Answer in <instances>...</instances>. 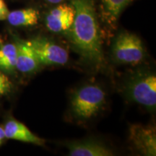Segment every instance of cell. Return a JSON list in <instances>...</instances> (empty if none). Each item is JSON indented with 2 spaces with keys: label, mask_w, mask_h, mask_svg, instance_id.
Instances as JSON below:
<instances>
[{
  "label": "cell",
  "mask_w": 156,
  "mask_h": 156,
  "mask_svg": "<svg viewBox=\"0 0 156 156\" xmlns=\"http://www.w3.org/2000/svg\"><path fill=\"white\" fill-rule=\"evenodd\" d=\"M17 47L15 44H7L0 48V69L12 72L16 69Z\"/></svg>",
  "instance_id": "13"
},
{
  "label": "cell",
  "mask_w": 156,
  "mask_h": 156,
  "mask_svg": "<svg viewBox=\"0 0 156 156\" xmlns=\"http://www.w3.org/2000/svg\"><path fill=\"white\" fill-rule=\"evenodd\" d=\"M106 102V93L98 85H87L80 88L72 99L74 114L82 119L95 116Z\"/></svg>",
  "instance_id": "2"
},
{
  "label": "cell",
  "mask_w": 156,
  "mask_h": 156,
  "mask_svg": "<svg viewBox=\"0 0 156 156\" xmlns=\"http://www.w3.org/2000/svg\"><path fill=\"white\" fill-rule=\"evenodd\" d=\"M129 139L136 149L145 155H155V129L150 126L132 125L129 129Z\"/></svg>",
  "instance_id": "7"
},
{
  "label": "cell",
  "mask_w": 156,
  "mask_h": 156,
  "mask_svg": "<svg viewBox=\"0 0 156 156\" xmlns=\"http://www.w3.org/2000/svg\"><path fill=\"white\" fill-rule=\"evenodd\" d=\"M9 23L15 27L34 26L38 24L39 12L34 8H26L9 12L7 17Z\"/></svg>",
  "instance_id": "12"
},
{
  "label": "cell",
  "mask_w": 156,
  "mask_h": 156,
  "mask_svg": "<svg viewBox=\"0 0 156 156\" xmlns=\"http://www.w3.org/2000/svg\"><path fill=\"white\" fill-rule=\"evenodd\" d=\"M46 1L51 4H60L63 2L65 0H46Z\"/></svg>",
  "instance_id": "17"
},
{
  "label": "cell",
  "mask_w": 156,
  "mask_h": 156,
  "mask_svg": "<svg viewBox=\"0 0 156 156\" xmlns=\"http://www.w3.org/2000/svg\"><path fill=\"white\" fill-rule=\"evenodd\" d=\"M40 64L63 65L68 62L67 51L45 37H36L29 41Z\"/></svg>",
  "instance_id": "4"
},
{
  "label": "cell",
  "mask_w": 156,
  "mask_h": 156,
  "mask_svg": "<svg viewBox=\"0 0 156 156\" xmlns=\"http://www.w3.org/2000/svg\"><path fill=\"white\" fill-rule=\"evenodd\" d=\"M75 10L71 28V38L75 47L91 63L103 62L101 30L94 0H71Z\"/></svg>",
  "instance_id": "1"
},
{
  "label": "cell",
  "mask_w": 156,
  "mask_h": 156,
  "mask_svg": "<svg viewBox=\"0 0 156 156\" xmlns=\"http://www.w3.org/2000/svg\"><path fill=\"white\" fill-rule=\"evenodd\" d=\"M6 138L18 140L23 142L43 145L45 140L34 134L23 123L17 120H9L6 123L5 128Z\"/></svg>",
  "instance_id": "10"
},
{
  "label": "cell",
  "mask_w": 156,
  "mask_h": 156,
  "mask_svg": "<svg viewBox=\"0 0 156 156\" xmlns=\"http://www.w3.org/2000/svg\"><path fill=\"white\" fill-rule=\"evenodd\" d=\"M75 10L72 4H61L52 9L46 17V25L53 33L69 30L75 18Z\"/></svg>",
  "instance_id": "6"
},
{
  "label": "cell",
  "mask_w": 156,
  "mask_h": 156,
  "mask_svg": "<svg viewBox=\"0 0 156 156\" xmlns=\"http://www.w3.org/2000/svg\"><path fill=\"white\" fill-rule=\"evenodd\" d=\"M113 55L119 63L136 64L143 59L145 51L141 40L136 35L123 32L115 39Z\"/></svg>",
  "instance_id": "3"
},
{
  "label": "cell",
  "mask_w": 156,
  "mask_h": 156,
  "mask_svg": "<svg viewBox=\"0 0 156 156\" xmlns=\"http://www.w3.org/2000/svg\"><path fill=\"white\" fill-rule=\"evenodd\" d=\"M5 138L6 136L5 133V129H4V128L0 126V145L2 144L4 140H5Z\"/></svg>",
  "instance_id": "16"
},
{
  "label": "cell",
  "mask_w": 156,
  "mask_h": 156,
  "mask_svg": "<svg viewBox=\"0 0 156 156\" xmlns=\"http://www.w3.org/2000/svg\"><path fill=\"white\" fill-rule=\"evenodd\" d=\"M71 156H111L114 155L109 148L94 140L73 142L67 145Z\"/></svg>",
  "instance_id": "9"
},
{
  "label": "cell",
  "mask_w": 156,
  "mask_h": 156,
  "mask_svg": "<svg viewBox=\"0 0 156 156\" xmlns=\"http://www.w3.org/2000/svg\"><path fill=\"white\" fill-rule=\"evenodd\" d=\"M129 95L135 102L148 108H155L156 105V77L155 75H143L130 83Z\"/></svg>",
  "instance_id": "5"
},
{
  "label": "cell",
  "mask_w": 156,
  "mask_h": 156,
  "mask_svg": "<svg viewBox=\"0 0 156 156\" xmlns=\"http://www.w3.org/2000/svg\"><path fill=\"white\" fill-rule=\"evenodd\" d=\"M16 69L23 73H31L38 69L39 63L29 41L18 40L16 41Z\"/></svg>",
  "instance_id": "8"
},
{
  "label": "cell",
  "mask_w": 156,
  "mask_h": 156,
  "mask_svg": "<svg viewBox=\"0 0 156 156\" xmlns=\"http://www.w3.org/2000/svg\"><path fill=\"white\" fill-rule=\"evenodd\" d=\"M12 83L7 75L0 72V95L10 91Z\"/></svg>",
  "instance_id": "14"
},
{
  "label": "cell",
  "mask_w": 156,
  "mask_h": 156,
  "mask_svg": "<svg viewBox=\"0 0 156 156\" xmlns=\"http://www.w3.org/2000/svg\"><path fill=\"white\" fill-rule=\"evenodd\" d=\"M9 10L4 0H0V21L7 20Z\"/></svg>",
  "instance_id": "15"
},
{
  "label": "cell",
  "mask_w": 156,
  "mask_h": 156,
  "mask_svg": "<svg viewBox=\"0 0 156 156\" xmlns=\"http://www.w3.org/2000/svg\"><path fill=\"white\" fill-rule=\"evenodd\" d=\"M133 0H101V10L103 20L114 26L122 11Z\"/></svg>",
  "instance_id": "11"
}]
</instances>
